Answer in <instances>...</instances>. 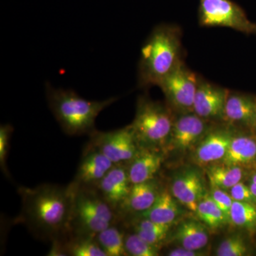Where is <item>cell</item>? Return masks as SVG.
Wrapping results in <instances>:
<instances>
[{"instance_id": "6da1fadb", "label": "cell", "mask_w": 256, "mask_h": 256, "mask_svg": "<svg viewBox=\"0 0 256 256\" xmlns=\"http://www.w3.org/2000/svg\"><path fill=\"white\" fill-rule=\"evenodd\" d=\"M18 192L22 208L18 220L36 238L52 242L68 234L74 196L70 185L20 186Z\"/></svg>"}, {"instance_id": "7a4b0ae2", "label": "cell", "mask_w": 256, "mask_h": 256, "mask_svg": "<svg viewBox=\"0 0 256 256\" xmlns=\"http://www.w3.org/2000/svg\"><path fill=\"white\" fill-rule=\"evenodd\" d=\"M181 28L174 24L158 25L141 48L138 65V86H158L163 79L182 63Z\"/></svg>"}, {"instance_id": "3957f363", "label": "cell", "mask_w": 256, "mask_h": 256, "mask_svg": "<svg viewBox=\"0 0 256 256\" xmlns=\"http://www.w3.org/2000/svg\"><path fill=\"white\" fill-rule=\"evenodd\" d=\"M48 107L66 134L70 136L92 134L96 131V118L118 98L104 100H89L70 89L55 88L46 85Z\"/></svg>"}, {"instance_id": "277c9868", "label": "cell", "mask_w": 256, "mask_h": 256, "mask_svg": "<svg viewBox=\"0 0 256 256\" xmlns=\"http://www.w3.org/2000/svg\"><path fill=\"white\" fill-rule=\"evenodd\" d=\"M70 186L74 196L68 234L95 238L116 223L117 214L96 188Z\"/></svg>"}, {"instance_id": "5b68a950", "label": "cell", "mask_w": 256, "mask_h": 256, "mask_svg": "<svg viewBox=\"0 0 256 256\" xmlns=\"http://www.w3.org/2000/svg\"><path fill=\"white\" fill-rule=\"evenodd\" d=\"M174 116L171 108L146 97L138 100L136 117L131 124L141 148L156 149L168 141Z\"/></svg>"}, {"instance_id": "8992f818", "label": "cell", "mask_w": 256, "mask_h": 256, "mask_svg": "<svg viewBox=\"0 0 256 256\" xmlns=\"http://www.w3.org/2000/svg\"><path fill=\"white\" fill-rule=\"evenodd\" d=\"M198 18L204 28H227L246 34H256V24L232 0H200Z\"/></svg>"}, {"instance_id": "52a82bcc", "label": "cell", "mask_w": 256, "mask_h": 256, "mask_svg": "<svg viewBox=\"0 0 256 256\" xmlns=\"http://www.w3.org/2000/svg\"><path fill=\"white\" fill-rule=\"evenodd\" d=\"M200 77L183 62L163 79L158 87L164 94L171 109L178 114L193 112Z\"/></svg>"}, {"instance_id": "ba28073f", "label": "cell", "mask_w": 256, "mask_h": 256, "mask_svg": "<svg viewBox=\"0 0 256 256\" xmlns=\"http://www.w3.org/2000/svg\"><path fill=\"white\" fill-rule=\"evenodd\" d=\"M87 146L95 148L107 156L114 164H126L140 150L131 124L108 131H94Z\"/></svg>"}, {"instance_id": "9c48e42d", "label": "cell", "mask_w": 256, "mask_h": 256, "mask_svg": "<svg viewBox=\"0 0 256 256\" xmlns=\"http://www.w3.org/2000/svg\"><path fill=\"white\" fill-rule=\"evenodd\" d=\"M229 90L200 77L193 112L206 121L222 120Z\"/></svg>"}, {"instance_id": "30bf717a", "label": "cell", "mask_w": 256, "mask_h": 256, "mask_svg": "<svg viewBox=\"0 0 256 256\" xmlns=\"http://www.w3.org/2000/svg\"><path fill=\"white\" fill-rule=\"evenodd\" d=\"M114 166V163L100 152L86 146L76 174L70 185L74 188H96Z\"/></svg>"}, {"instance_id": "8fae6325", "label": "cell", "mask_w": 256, "mask_h": 256, "mask_svg": "<svg viewBox=\"0 0 256 256\" xmlns=\"http://www.w3.org/2000/svg\"><path fill=\"white\" fill-rule=\"evenodd\" d=\"M207 122L194 112L180 114L174 119L168 139L170 146L180 151L192 148L206 132Z\"/></svg>"}, {"instance_id": "7c38bea8", "label": "cell", "mask_w": 256, "mask_h": 256, "mask_svg": "<svg viewBox=\"0 0 256 256\" xmlns=\"http://www.w3.org/2000/svg\"><path fill=\"white\" fill-rule=\"evenodd\" d=\"M132 185L126 165L114 164L96 188L117 214L129 194Z\"/></svg>"}, {"instance_id": "4fadbf2b", "label": "cell", "mask_w": 256, "mask_h": 256, "mask_svg": "<svg viewBox=\"0 0 256 256\" xmlns=\"http://www.w3.org/2000/svg\"><path fill=\"white\" fill-rule=\"evenodd\" d=\"M223 121L234 127L256 128V98L246 94L229 90Z\"/></svg>"}, {"instance_id": "5bb4252c", "label": "cell", "mask_w": 256, "mask_h": 256, "mask_svg": "<svg viewBox=\"0 0 256 256\" xmlns=\"http://www.w3.org/2000/svg\"><path fill=\"white\" fill-rule=\"evenodd\" d=\"M171 193L178 202L194 212L206 195L201 175L194 170H185L176 175L172 183Z\"/></svg>"}, {"instance_id": "9a60e30c", "label": "cell", "mask_w": 256, "mask_h": 256, "mask_svg": "<svg viewBox=\"0 0 256 256\" xmlns=\"http://www.w3.org/2000/svg\"><path fill=\"white\" fill-rule=\"evenodd\" d=\"M234 136L233 131L224 128L208 132L195 151L194 159L196 163L207 165L223 160Z\"/></svg>"}, {"instance_id": "2e32d148", "label": "cell", "mask_w": 256, "mask_h": 256, "mask_svg": "<svg viewBox=\"0 0 256 256\" xmlns=\"http://www.w3.org/2000/svg\"><path fill=\"white\" fill-rule=\"evenodd\" d=\"M162 162V156L156 149L141 148L126 166L131 184H136L154 180Z\"/></svg>"}, {"instance_id": "e0dca14e", "label": "cell", "mask_w": 256, "mask_h": 256, "mask_svg": "<svg viewBox=\"0 0 256 256\" xmlns=\"http://www.w3.org/2000/svg\"><path fill=\"white\" fill-rule=\"evenodd\" d=\"M160 191L154 178L132 184L127 198L118 210L117 216L122 213L134 214L136 216L141 214L154 204Z\"/></svg>"}, {"instance_id": "ac0fdd59", "label": "cell", "mask_w": 256, "mask_h": 256, "mask_svg": "<svg viewBox=\"0 0 256 256\" xmlns=\"http://www.w3.org/2000/svg\"><path fill=\"white\" fill-rule=\"evenodd\" d=\"M176 201L171 192L161 190L154 204L136 217H143L162 225L171 226L181 214Z\"/></svg>"}, {"instance_id": "d6986e66", "label": "cell", "mask_w": 256, "mask_h": 256, "mask_svg": "<svg viewBox=\"0 0 256 256\" xmlns=\"http://www.w3.org/2000/svg\"><path fill=\"white\" fill-rule=\"evenodd\" d=\"M174 237L182 247L195 250L204 248L210 239L206 227L194 220L182 222L176 229Z\"/></svg>"}, {"instance_id": "ffe728a7", "label": "cell", "mask_w": 256, "mask_h": 256, "mask_svg": "<svg viewBox=\"0 0 256 256\" xmlns=\"http://www.w3.org/2000/svg\"><path fill=\"white\" fill-rule=\"evenodd\" d=\"M256 160V138L246 136H234L222 162L225 164L240 166L250 164Z\"/></svg>"}, {"instance_id": "44dd1931", "label": "cell", "mask_w": 256, "mask_h": 256, "mask_svg": "<svg viewBox=\"0 0 256 256\" xmlns=\"http://www.w3.org/2000/svg\"><path fill=\"white\" fill-rule=\"evenodd\" d=\"M212 188L230 190L242 181L244 171L240 166L225 164L212 165L207 171Z\"/></svg>"}, {"instance_id": "7402d4cb", "label": "cell", "mask_w": 256, "mask_h": 256, "mask_svg": "<svg viewBox=\"0 0 256 256\" xmlns=\"http://www.w3.org/2000/svg\"><path fill=\"white\" fill-rule=\"evenodd\" d=\"M60 240L66 256H107L92 237L67 234Z\"/></svg>"}, {"instance_id": "603a6c76", "label": "cell", "mask_w": 256, "mask_h": 256, "mask_svg": "<svg viewBox=\"0 0 256 256\" xmlns=\"http://www.w3.org/2000/svg\"><path fill=\"white\" fill-rule=\"evenodd\" d=\"M114 224L97 234L96 242L107 256H127L124 249L126 235Z\"/></svg>"}, {"instance_id": "cb8c5ba5", "label": "cell", "mask_w": 256, "mask_h": 256, "mask_svg": "<svg viewBox=\"0 0 256 256\" xmlns=\"http://www.w3.org/2000/svg\"><path fill=\"white\" fill-rule=\"evenodd\" d=\"M133 223L134 233L152 245L159 247L168 236L171 226L162 225L143 217H136Z\"/></svg>"}, {"instance_id": "d4e9b609", "label": "cell", "mask_w": 256, "mask_h": 256, "mask_svg": "<svg viewBox=\"0 0 256 256\" xmlns=\"http://www.w3.org/2000/svg\"><path fill=\"white\" fill-rule=\"evenodd\" d=\"M196 213L200 220L212 228H220L230 222L227 215L210 195H205L200 202Z\"/></svg>"}, {"instance_id": "484cf974", "label": "cell", "mask_w": 256, "mask_h": 256, "mask_svg": "<svg viewBox=\"0 0 256 256\" xmlns=\"http://www.w3.org/2000/svg\"><path fill=\"white\" fill-rule=\"evenodd\" d=\"M230 222L245 228H256V205L247 202L234 201L230 212Z\"/></svg>"}, {"instance_id": "4316f807", "label": "cell", "mask_w": 256, "mask_h": 256, "mask_svg": "<svg viewBox=\"0 0 256 256\" xmlns=\"http://www.w3.org/2000/svg\"><path fill=\"white\" fill-rule=\"evenodd\" d=\"M126 255L132 256H159V247L152 245L139 236L137 234L124 236Z\"/></svg>"}, {"instance_id": "83f0119b", "label": "cell", "mask_w": 256, "mask_h": 256, "mask_svg": "<svg viewBox=\"0 0 256 256\" xmlns=\"http://www.w3.org/2000/svg\"><path fill=\"white\" fill-rule=\"evenodd\" d=\"M247 248L245 242L238 236L226 238L220 242L216 250L218 256H242L246 255Z\"/></svg>"}, {"instance_id": "f1b7e54d", "label": "cell", "mask_w": 256, "mask_h": 256, "mask_svg": "<svg viewBox=\"0 0 256 256\" xmlns=\"http://www.w3.org/2000/svg\"><path fill=\"white\" fill-rule=\"evenodd\" d=\"M14 128L10 124H2L0 127V166L5 176L9 178L6 160L10 151V142Z\"/></svg>"}, {"instance_id": "f546056e", "label": "cell", "mask_w": 256, "mask_h": 256, "mask_svg": "<svg viewBox=\"0 0 256 256\" xmlns=\"http://www.w3.org/2000/svg\"><path fill=\"white\" fill-rule=\"evenodd\" d=\"M210 196L216 202L217 205L224 210V213L228 217L230 220V212L233 204L234 200L230 194L222 188H212Z\"/></svg>"}, {"instance_id": "4dcf8cb0", "label": "cell", "mask_w": 256, "mask_h": 256, "mask_svg": "<svg viewBox=\"0 0 256 256\" xmlns=\"http://www.w3.org/2000/svg\"><path fill=\"white\" fill-rule=\"evenodd\" d=\"M230 196L234 201L247 202L256 205V198L252 194V190L249 186L244 184V183L239 182L234 185L233 188L229 190Z\"/></svg>"}, {"instance_id": "1f68e13d", "label": "cell", "mask_w": 256, "mask_h": 256, "mask_svg": "<svg viewBox=\"0 0 256 256\" xmlns=\"http://www.w3.org/2000/svg\"><path fill=\"white\" fill-rule=\"evenodd\" d=\"M168 256H203V252L200 250H190L182 247L180 248L174 249L172 250Z\"/></svg>"}, {"instance_id": "d6a6232c", "label": "cell", "mask_w": 256, "mask_h": 256, "mask_svg": "<svg viewBox=\"0 0 256 256\" xmlns=\"http://www.w3.org/2000/svg\"><path fill=\"white\" fill-rule=\"evenodd\" d=\"M250 190H252V194L255 196L256 198V183L252 182H250V185H249Z\"/></svg>"}, {"instance_id": "836d02e7", "label": "cell", "mask_w": 256, "mask_h": 256, "mask_svg": "<svg viewBox=\"0 0 256 256\" xmlns=\"http://www.w3.org/2000/svg\"></svg>"}]
</instances>
